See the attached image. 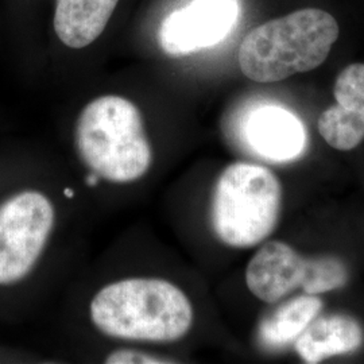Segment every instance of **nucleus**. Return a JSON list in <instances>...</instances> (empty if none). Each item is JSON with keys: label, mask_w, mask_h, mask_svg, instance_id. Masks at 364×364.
<instances>
[{"label": "nucleus", "mask_w": 364, "mask_h": 364, "mask_svg": "<svg viewBox=\"0 0 364 364\" xmlns=\"http://www.w3.org/2000/svg\"><path fill=\"white\" fill-rule=\"evenodd\" d=\"M92 323L108 338L174 343L193 324V306L180 287L161 278H127L91 301Z\"/></svg>", "instance_id": "f257e3e1"}, {"label": "nucleus", "mask_w": 364, "mask_h": 364, "mask_svg": "<svg viewBox=\"0 0 364 364\" xmlns=\"http://www.w3.org/2000/svg\"><path fill=\"white\" fill-rule=\"evenodd\" d=\"M340 36L336 19L320 9H304L251 30L237 61L246 77L277 82L321 65Z\"/></svg>", "instance_id": "f03ea898"}, {"label": "nucleus", "mask_w": 364, "mask_h": 364, "mask_svg": "<svg viewBox=\"0 0 364 364\" xmlns=\"http://www.w3.org/2000/svg\"><path fill=\"white\" fill-rule=\"evenodd\" d=\"M76 146L87 168L114 183L141 180L153 164L139 108L117 95L100 96L84 107L76 124Z\"/></svg>", "instance_id": "7ed1b4c3"}, {"label": "nucleus", "mask_w": 364, "mask_h": 364, "mask_svg": "<svg viewBox=\"0 0 364 364\" xmlns=\"http://www.w3.org/2000/svg\"><path fill=\"white\" fill-rule=\"evenodd\" d=\"M282 188L262 165L235 162L223 170L210 200V224L225 246L250 248L273 234L281 213Z\"/></svg>", "instance_id": "20e7f679"}, {"label": "nucleus", "mask_w": 364, "mask_h": 364, "mask_svg": "<svg viewBox=\"0 0 364 364\" xmlns=\"http://www.w3.org/2000/svg\"><path fill=\"white\" fill-rule=\"evenodd\" d=\"M346 263L332 255L305 258L284 242H267L251 258L246 270L248 290L266 304H277L296 289L324 294L346 287Z\"/></svg>", "instance_id": "39448f33"}, {"label": "nucleus", "mask_w": 364, "mask_h": 364, "mask_svg": "<svg viewBox=\"0 0 364 364\" xmlns=\"http://www.w3.org/2000/svg\"><path fill=\"white\" fill-rule=\"evenodd\" d=\"M54 221L52 201L37 191L14 195L0 205V285L16 284L33 270Z\"/></svg>", "instance_id": "423d86ee"}, {"label": "nucleus", "mask_w": 364, "mask_h": 364, "mask_svg": "<svg viewBox=\"0 0 364 364\" xmlns=\"http://www.w3.org/2000/svg\"><path fill=\"white\" fill-rule=\"evenodd\" d=\"M237 15V0H191L165 18L159 45L171 57L215 46L232 31Z\"/></svg>", "instance_id": "0eeeda50"}, {"label": "nucleus", "mask_w": 364, "mask_h": 364, "mask_svg": "<svg viewBox=\"0 0 364 364\" xmlns=\"http://www.w3.org/2000/svg\"><path fill=\"white\" fill-rule=\"evenodd\" d=\"M240 136L254 156L282 164L299 158L306 146V132L299 117L279 105H259L248 111Z\"/></svg>", "instance_id": "6e6552de"}, {"label": "nucleus", "mask_w": 364, "mask_h": 364, "mask_svg": "<svg viewBox=\"0 0 364 364\" xmlns=\"http://www.w3.org/2000/svg\"><path fill=\"white\" fill-rule=\"evenodd\" d=\"M336 105L318 117L317 127L326 144L350 151L364 141V64L344 68L335 82Z\"/></svg>", "instance_id": "1a4fd4ad"}, {"label": "nucleus", "mask_w": 364, "mask_h": 364, "mask_svg": "<svg viewBox=\"0 0 364 364\" xmlns=\"http://www.w3.org/2000/svg\"><path fill=\"white\" fill-rule=\"evenodd\" d=\"M364 343L362 326L347 314L316 317L294 341L299 358L308 364L359 350Z\"/></svg>", "instance_id": "9d476101"}, {"label": "nucleus", "mask_w": 364, "mask_h": 364, "mask_svg": "<svg viewBox=\"0 0 364 364\" xmlns=\"http://www.w3.org/2000/svg\"><path fill=\"white\" fill-rule=\"evenodd\" d=\"M119 0H55L54 31L72 49H82L99 38Z\"/></svg>", "instance_id": "9b49d317"}, {"label": "nucleus", "mask_w": 364, "mask_h": 364, "mask_svg": "<svg viewBox=\"0 0 364 364\" xmlns=\"http://www.w3.org/2000/svg\"><path fill=\"white\" fill-rule=\"evenodd\" d=\"M323 309V301L317 296L305 294L289 299L260 320L258 343L267 351H279L308 328Z\"/></svg>", "instance_id": "f8f14e48"}, {"label": "nucleus", "mask_w": 364, "mask_h": 364, "mask_svg": "<svg viewBox=\"0 0 364 364\" xmlns=\"http://www.w3.org/2000/svg\"><path fill=\"white\" fill-rule=\"evenodd\" d=\"M105 363L108 364H141V363H174L166 358H161L156 355L144 353V352L134 351V350H117L108 355Z\"/></svg>", "instance_id": "ddd939ff"}, {"label": "nucleus", "mask_w": 364, "mask_h": 364, "mask_svg": "<svg viewBox=\"0 0 364 364\" xmlns=\"http://www.w3.org/2000/svg\"><path fill=\"white\" fill-rule=\"evenodd\" d=\"M99 176L97 174H95V173H92L90 176H87V178H85V182H87V185L88 186H96L97 185V182H99Z\"/></svg>", "instance_id": "4468645a"}, {"label": "nucleus", "mask_w": 364, "mask_h": 364, "mask_svg": "<svg viewBox=\"0 0 364 364\" xmlns=\"http://www.w3.org/2000/svg\"><path fill=\"white\" fill-rule=\"evenodd\" d=\"M64 195H65L66 198H73L75 192L70 188H66L65 191H64Z\"/></svg>", "instance_id": "2eb2a0df"}]
</instances>
